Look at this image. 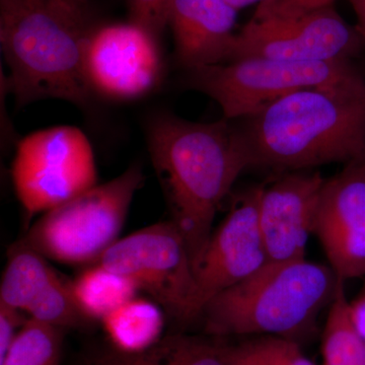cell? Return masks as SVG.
<instances>
[{"label":"cell","mask_w":365,"mask_h":365,"mask_svg":"<svg viewBox=\"0 0 365 365\" xmlns=\"http://www.w3.org/2000/svg\"><path fill=\"white\" fill-rule=\"evenodd\" d=\"M148 150L192 264L212 234L218 207L242 170L248 146L237 120L192 122L160 113L148 127Z\"/></svg>","instance_id":"obj_1"},{"label":"cell","mask_w":365,"mask_h":365,"mask_svg":"<svg viewBox=\"0 0 365 365\" xmlns=\"http://www.w3.org/2000/svg\"><path fill=\"white\" fill-rule=\"evenodd\" d=\"M250 167L297 172L365 155V76L294 91L237 120Z\"/></svg>","instance_id":"obj_2"},{"label":"cell","mask_w":365,"mask_h":365,"mask_svg":"<svg viewBox=\"0 0 365 365\" xmlns=\"http://www.w3.org/2000/svg\"><path fill=\"white\" fill-rule=\"evenodd\" d=\"M88 11L61 0H16L0 11V41L9 91L20 106L60 98L90 103L83 46L93 28Z\"/></svg>","instance_id":"obj_3"},{"label":"cell","mask_w":365,"mask_h":365,"mask_svg":"<svg viewBox=\"0 0 365 365\" xmlns=\"http://www.w3.org/2000/svg\"><path fill=\"white\" fill-rule=\"evenodd\" d=\"M338 283L332 268L306 259L267 263L209 299L200 317L206 331L215 336L292 339L306 332L319 312L332 302Z\"/></svg>","instance_id":"obj_4"},{"label":"cell","mask_w":365,"mask_h":365,"mask_svg":"<svg viewBox=\"0 0 365 365\" xmlns=\"http://www.w3.org/2000/svg\"><path fill=\"white\" fill-rule=\"evenodd\" d=\"M186 85L217 102L227 119L251 116L294 91L340 85L365 76L356 59L294 62L244 58L186 69Z\"/></svg>","instance_id":"obj_5"},{"label":"cell","mask_w":365,"mask_h":365,"mask_svg":"<svg viewBox=\"0 0 365 365\" xmlns=\"http://www.w3.org/2000/svg\"><path fill=\"white\" fill-rule=\"evenodd\" d=\"M144 176L138 165L43 213L21 241L45 258L66 264L98 262L119 240Z\"/></svg>","instance_id":"obj_6"},{"label":"cell","mask_w":365,"mask_h":365,"mask_svg":"<svg viewBox=\"0 0 365 365\" xmlns=\"http://www.w3.org/2000/svg\"><path fill=\"white\" fill-rule=\"evenodd\" d=\"M11 173L16 196L31 215L47 212L98 185L90 140L73 126L52 127L21 139Z\"/></svg>","instance_id":"obj_7"},{"label":"cell","mask_w":365,"mask_h":365,"mask_svg":"<svg viewBox=\"0 0 365 365\" xmlns=\"http://www.w3.org/2000/svg\"><path fill=\"white\" fill-rule=\"evenodd\" d=\"M97 263L129 278L175 318L191 321L198 317L191 254L172 220L118 240Z\"/></svg>","instance_id":"obj_8"},{"label":"cell","mask_w":365,"mask_h":365,"mask_svg":"<svg viewBox=\"0 0 365 365\" xmlns=\"http://www.w3.org/2000/svg\"><path fill=\"white\" fill-rule=\"evenodd\" d=\"M364 48L356 26L332 6L297 19L248 21L235 34L227 62L255 57L294 62L356 59Z\"/></svg>","instance_id":"obj_9"},{"label":"cell","mask_w":365,"mask_h":365,"mask_svg":"<svg viewBox=\"0 0 365 365\" xmlns=\"http://www.w3.org/2000/svg\"><path fill=\"white\" fill-rule=\"evenodd\" d=\"M83 61L91 93L117 101L148 95L165 71L158 38L131 21L93 26Z\"/></svg>","instance_id":"obj_10"},{"label":"cell","mask_w":365,"mask_h":365,"mask_svg":"<svg viewBox=\"0 0 365 365\" xmlns=\"http://www.w3.org/2000/svg\"><path fill=\"white\" fill-rule=\"evenodd\" d=\"M261 186L244 192L193 263L197 316L206 302L268 263L259 225Z\"/></svg>","instance_id":"obj_11"},{"label":"cell","mask_w":365,"mask_h":365,"mask_svg":"<svg viewBox=\"0 0 365 365\" xmlns=\"http://www.w3.org/2000/svg\"><path fill=\"white\" fill-rule=\"evenodd\" d=\"M314 234L338 277L365 276V155L326 180Z\"/></svg>","instance_id":"obj_12"},{"label":"cell","mask_w":365,"mask_h":365,"mask_svg":"<svg viewBox=\"0 0 365 365\" xmlns=\"http://www.w3.org/2000/svg\"><path fill=\"white\" fill-rule=\"evenodd\" d=\"M327 179L319 173L289 172L265 186L259 199V225L268 263L306 259L319 197Z\"/></svg>","instance_id":"obj_13"},{"label":"cell","mask_w":365,"mask_h":365,"mask_svg":"<svg viewBox=\"0 0 365 365\" xmlns=\"http://www.w3.org/2000/svg\"><path fill=\"white\" fill-rule=\"evenodd\" d=\"M237 11L225 0H170L168 26L178 63L185 69L225 63Z\"/></svg>","instance_id":"obj_14"},{"label":"cell","mask_w":365,"mask_h":365,"mask_svg":"<svg viewBox=\"0 0 365 365\" xmlns=\"http://www.w3.org/2000/svg\"><path fill=\"white\" fill-rule=\"evenodd\" d=\"M102 322L113 345L120 351L135 355L158 344L165 327L163 309L155 302L136 297Z\"/></svg>","instance_id":"obj_15"},{"label":"cell","mask_w":365,"mask_h":365,"mask_svg":"<svg viewBox=\"0 0 365 365\" xmlns=\"http://www.w3.org/2000/svg\"><path fill=\"white\" fill-rule=\"evenodd\" d=\"M46 259L24 242L14 247L2 276L0 302L26 313L59 275Z\"/></svg>","instance_id":"obj_16"},{"label":"cell","mask_w":365,"mask_h":365,"mask_svg":"<svg viewBox=\"0 0 365 365\" xmlns=\"http://www.w3.org/2000/svg\"><path fill=\"white\" fill-rule=\"evenodd\" d=\"M71 283L74 299L83 316L101 321L139 292L129 278L100 263L86 269Z\"/></svg>","instance_id":"obj_17"},{"label":"cell","mask_w":365,"mask_h":365,"mask_svg":"<svg viewBox=\"0 0 365 365\" xmlns=\"http://www.w3.org/2000/svg\"><path fill=\"white\" fill-rule=\"evenodd\" d=\"M345 280L339 278L322 339V365H365V342L351 323Z\"/></svg>","instance_id":"obj_18"},{"label":"cell","mask_w":365,"mask_h":365,"mask_svg":"<svg viewBox=\"0 0 365 365\" xmlns=\"http://www.w3.org/2000/svg\"><path fill=\"white\" fill-rule=\"evenodd\" d=\"M63 329L26 319L0 365H59Z\"/></svg>","instance_id":"obj_19"},{"label":"cell","mask_w":365,"mask_h":365,"mask_svg":"<svg viewBox=\"0 0 365 365\" xmlns=\"http://www.w3.org/2000/svg\"><path fill=\"white\" fill-rule=\"evenodd\" d=\"M128 365H228L222 346L203 340L173 336L148 351L136 355Z\"/></svg>","instance_id":"obj_20"},{"label":"cell","mask_w":365,"mask_h":365,"mask_svg":"<svg viewBox=\"0 0 365 365\" xmlns=\"http://www.w3.org/2000/svg\"><path fill=\"white\" fill-rule=\"evenodd\" d=\"M222 348L228 365H314L297 342L276 336Z\"/></svg>","instance_id":"obj_21"},{"label":"cell","mask_w":365,"mask_h":365,"mask_svg":"<svg viewBox=\"0 0 365 365\" xmlns=\"http://www.w3.org/2000/svg\"><path fill=\"white\" fill-rule=\"evenodd\" d=\"M29 318L64 329L78 325L86 319L79 311L72 283L62 276H57L44 294L26 309Z\"/></svg>","instance_id":"obj_22"},{"label":"cell","mask_w":365,"mask_h":365,"mask_svg":"<svg viewBox=\"0 0 365 365\" xmlns=\"http://www.w3.org/2000/svg\"><path fill=\"white\" fill-rule=\"evenodd\" d=\"M335 0H264L257 6L254 21L297 19L334 6Z\"/></svg>","instance_id":"obj_23"},{"label":"cell","mask_w":365,"mask_h":365,"mask_svg":"<svg viewBox=\"0 0 365 365\" xmlns=\"http://www.w3.org/2000/svg\"><path fill=\"white\" fill-rule=\"evenodd\" d=\"M170 0H127L129 21L141 26L158 40L168 26Z\"/></svg>","instance_id":"obj_24"},{"label":"cell","mask_w":365,"mask_h":365,"mask_svg":"<svg viewBox=\"0 0 365 365\" xmlns=\"http://www.w3.org/2000/svg\"><path fill=\"white\" fill-rule=\"evenodd\" d=\"M26 321L21 311L0 302V359H4Z\"/></svg>","instance_id":"obj_25"},{"label":"cell","mask_w":365,"mask_h":365,"mask_svg":"<svg viewBox=\"0 0 365 365\" xmlns=\"http://www.w3.org/2000/svg\"><path fill=\"white\" fill-rule=\"evenodd\" d=\"M349 316L355 331L365 342V285L360 294L349 302Z\"/></svg>","instance_id":"obj_26"},{"label":"cell","mask_w":365,"mask_h":365,"mask_svg":"<svg viewBox=\"0 0 365 365\" xmlns=\"http://www.w3.org/2000/svg\"><path fill=\"white\" fill-rule=\"evenodd\" d=\"M348 1L351 4L353 11L356 14L357 25L355 26L365 41V0H348Z\"/></svg>","instance_id":"obj_27"},{"label":"cell","mask_w":365,"mask_h":365,"mask_svg":"<svg viewBox=\"0 0 365 365\" xmlns=\"http://www.w3.org/2000/svg\"><path fill=\"white\" fill-rule=\"evenodd\" d=\"M225 1L227 2L230 6L234 7L237 11H240V9H245V7L252 6L254 4H260L264 0H225Z\"/></svg>","instance_id":"obj_28"},{"label":"cell","mask_w":365,"mask_h":365,"mask_svg":"<svg viewBox=\"0 0 365 365\" xmlns=\"http://www.w3.org/2000/svg\"><path fill=\"white\" fill-rule=\"evenodd\" d=\"M69 6L76 7V9L88 11V0H61Z\"/></svg>","instance_id":"obj_29"},{"label":"cell","mask_w":365,"mask_h":365,"mask_svg":"<svg viewBox=\"0 0 365 365\" xmlns=\"http://www.w3.org/2000/svg\"><path fill=\"white\" fill-rule=\"evenodd\" d=\"M16 1V0H0V11H6L9 7L13 6Z\"/></svg>","instance_id":"obj_30"}]
</instances>
